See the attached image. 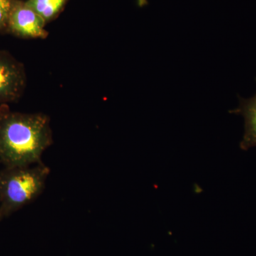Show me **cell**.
<instances>
[{
  "label": "cell",
  "mask_w": 256,
  "mask_h": 256,
  "mask_svg": "<svg viewBox=\"0 0 256 256\" xmlns=\"http://www.w3.org/2000/svg\"><path fill=\"white\" fill-rule=\"evenodd\" d=\"M50 118L46 114L13 112L0 106V161L5 168L41 163L53 143Z\"/></svg>",
  "instance_id": "1"
},
{
  "label": "cell",
  "mask_w": 256,
  "mask_h": 256,
  "mask_svg": "<svg viewBox=\"0 0 256 256\" xmlns=\"http://www.w3.org/2000/svg\"><path fill=\"white\" fill-rule=\"evenodd\" d=\"M50 172L43 162L5 168L0 172V210L5 216L36 200L44 190Z\"/></svg>",
  "instance_id": "2"
},
{
  "label": "cell",
  "mask_w": 256,
  "mask_h": 256,
  "mask_svg": "<svg viewBox=\"0 0 256 256\" xmlns=\"http://www.w3.org/2000/svg\"><path fill=\"white\" fill-rule=\"evenodd\" d=\"M26 84L23 64L8 52L0 50V106L18 100Z\"/></svg>",
  "instance_id": "3"
},
{
  "label": "cell",
  "mask_w": 256,
  "mask_h": 256,
  "mask_svg": "<svg viewBox=\"0 0 256 256\" xmlns=\"http://www.w3.org/2000/svg\"><path fill=\"white\" fill-rule=\"evenodd\" d=\"M46 24L26 2L14 0L8 22V32L20 38L44 40L48 36Z\"/></svg>",
  "instance_id": "4"
},
{
  "label": "cell",
  "mask_w": 256,
  "mask_h": 256,
  "mask_svg": "<svg viewBox=\"0 0 256 256\" xmlns=\"http://www.w3.org/2000/svg\"><path fill=\"white\" fill-rule=\"evenodd\" d=\"M239 100L238 108L230 112L240 114L245 120V132L240 148L242 150H248L256 146V94L248 99L239 97Z\"/></svg>",
  "instance_id": "5"
},
{
  "label": "cell",
  "mask_w": 256,
  "mask_h": 256,
  "mask_svg": "<svg viewBox=\"0 0 256 256\" xmlns=\"http://www.w3.org/2000/svg\"><path fill=\"white\" fill-rule=\"evenodd\" d=\"M67 1L68 0H28L26 2L47 23L60 14Z\"/></svg>",
  "instance_id": "6"
},
{
  "label": "cell",
  "mask_w": 256,
  "mask_h": 256,
  "mask_svg": "<svg viewBox=\"0 0 256 256\" xmlns=\"http://www.w3.org/2000/svg\"><path fill=\"white\" fill-rule=\"evenodd\" d=\"M14 0H0V32H8V22Z\"/></svg>",
  "instance_id": "7"
},
{
  "label": "cell",
  "mask_w": 256,
  "mask_h": 256,
  "mask_svg": "<svg viewBox=\"0 0 256 256\" xmlns=\"http://www.w3.org/2000/svg\"><path fill=\"white\" fill-rule=\"evenodd\" d=\"M4 217H5L4 214H3L1 210H0V220H2V218H4Z\"/></svg>",
  "instance_id": "8"
}]
</instances>
